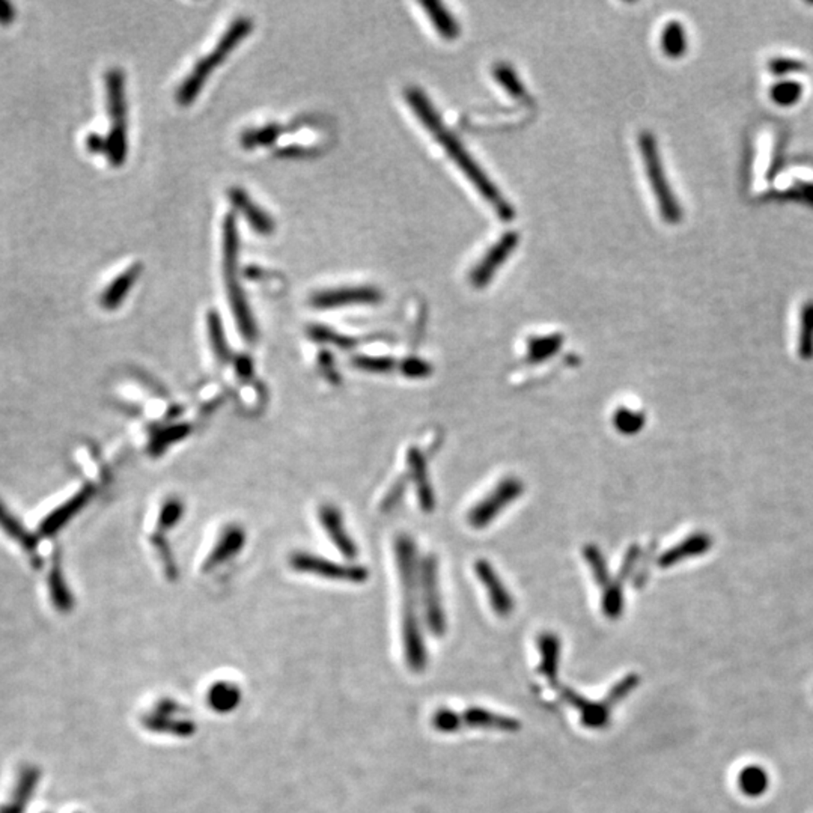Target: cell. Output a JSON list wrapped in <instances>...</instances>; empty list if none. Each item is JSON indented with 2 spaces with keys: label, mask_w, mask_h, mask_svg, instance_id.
Masks as SVG:
<instances>
[{
  "label": "cell",
  "mask_w": 813,
  "mask_h": 813,
  "mask_svg": "<svg viewBox=\"0 0 813 813\" xmlns=\"http://www.w3.org/2000/svg\"><path fill=\"white\" fill-rule=\"evenodd\" d=\"M420 5H422L427 15H428L436 30H437L445 39L452 41V39L458 38V35H460V26L456 23V20L454 19V15H451V13L445 8V5L438 4V2H434V0L422 2Z\"/></svg>",
  "instance_id": "44dd1931"
},
{
  "label": "cell",
  "mask_w": 813,
  "mask_h": 813,
  "mask_svg": "<svg viewBox=\"0 0 813 813\" xmlns=\"http://www.w3.org/2000/svg\"><path fill=\"white\" fill-rule=\"evenodd\" d=\"M615 427L619 433H636L642 427V416L633 413L628 409H618L613 418Z\"/></svg>",
  "instance_id": "8d00e7d4"
},
{
  "label": "cell",
  "mask_w": 813,
  "mask_h": 813,
  "mask_svg": "<svg viewBox=\"0 0 813 813\" xmlns=\"http://www.w3.org/2000/svg\"><path fill=\"white\" fill-rule=\"evenodd\" d=\"M381 292L374 287H347L329 290L314 294L311 305L316 309H334L342 306L376 305L380 303Z\"/></svg>",
  "instance_id": "52a82bcc"
},
{
  "label": "cell",
  "mask_w": 813,
  "mask_h": 813,
  "mask_svg": "<svg viewBox=\"0 0 813 813\" xmlns=\"http://www.w3.org/2000/svg\"><path fill=\"white\" fill-rule=\"evenodd\" d=\"M662 48L664 55L669 57H679L687 52L686 29L679 22H670L666 24L662 33Z\"/></svg>",
  "instance_id": "cb8c5ba5"
},
{
  "label": "cell",
  "mask_w": 813,
  "mask_h": 813,
  "mask_svg": "<svg viewBox=\"0 0 813 813\" xmlns=\"http://www.w3.org/2000/svg\"><path fill=\"white\" fill-rule=\"evenodd\" d=\"M409 467L414 485H416V489H418L419 503H420V506H422L425 513H431L434 506H436L434 489L431 487V482H429L427 461H425L422 454L416 447H411L409 451Z\"/></svg>",
  "instance_id": "5bb4252c"
},
{
  "label": "cell",
  "mask_w": 813,
  "mask_h": 813,
  "mask_svg": "<svg viewBox=\"0 0 813 813\" xmlns=\"http://www.w3.org/2000/svg\"><path fill=\"white\" fill-rule=\"evenodd\" d=\"M236 369L243 378H250L252 374V360L246 356H240L236 359Z\"/></svg>",
  "instance_id": "bcb514c9"
},
{
  "label": "cell",
  "mask_w": 813,
  "mask_h": 813,
  "mask_svg": "<svg viewBox=\"0 0 813 813\" xmlns=\"http://www.w3.org/2000/svg\"><path fill=\"white\" fill-rule=\"evenodd\" d=\"M128 154L127 124L112 125L106 136V156L115 168L124 165Z\"/></svg>",
  "instance_id": "7402d4cb"
},
{
  "label": "cell",
  "mask_w": 813,
  "mask_h": 813,
  "mask_svg": "<svg viewBox=\"0 0 813 813\" xmlns=\"http://www.w3.org/2000/svg\"><path fill=\"white\" fill-rule=\"evenodd\" d=\"M142 270H143L142 264H133L132 267H128L125 272L113 279L99 297V305L108 311L117 309L123 303L133 285L137 282V279L141 278Z\"/></svg>",
  "instance_id": "9a60e30c"
},
{
  "label": "cell",
  "mask_w": 813,
  "mask_h": 813,
  "mask_svg": "<svg viewBox=\"0 0 813 813\" xmlns=\"http://www.w3.org/2000/svg\"><path fill=\"white\" fill-rule=\"evenodd\" d=\"M640 154L646 168L649 183L653 187V196L657 199L658 208L662 212L664 221L670 225H675L682 219V210L678 203L673 190L670 188L666 174H664L663 163L658 151L657 141L651 132H642L639 136Z\"/></svg>",
  "instance_id": "3957f363"
},
{
  "label": "cell",
  "mask_w": 813,
  "mask_h": 813,
  "mask_svg": "<svg viewBox=\"0 0 813 813\" xmlns=\"http://www.w3.org/2000/svg\"><path fill=\"white\" fill-rule=\"evenodd\" d=\"M178 711H181V706L177 702L172 701V699H161L156 706V713H159V714L172 715L174 717Z\"/></svg>",
  "instance_id": "f6af8a7d"
},
{
  "label": "cell",
  "mask_w": 813,
  "mask_h": 813,
  "mask_svg": "<svg viewBox=\"0 0 813 813\" xmlns=\"http://www.w3.org/2000/svg\"><path fill=\"white\" fill-rule=\"evenodd\" d=\"M494 77L513 97L522 99H526V88H524L522 81L518 79V75L515 74V71L511 66L506 65V64H498L494 68Z\"/></svg>",
  "instance_id": "f1b7e54d"
},
{
  "label": "cell",
  "mask_w": 813,
  "mask_h": 813,
  "mask_svg": "<svg viewBox=\"0 0 813 813\" xmlns=\"http://www.w3.org/2000/svg\"><path fill=\"white\" fill-rule=\"evenodd\" d=\"M584 558L588 560L589 567L592 569L593 577L600 586H609L610 584V575L607 571L606 560L602 558L601 551L597 547L588 546L584 550Z\"/></svg>",
  "instance_id": "d6a6232c"
},
{
  "label": "cell",
  "mask_w": 813,
  "mask_h": 813,
  "mask_svg": "<svg viewBox=\"0 0 813 813\" xmlns=\"http://www.w3.org/2000/svg\"><path fill=\"white\" fill-rule=\"evenodd\" d=\"M624 600H622V584H619L618 580L616 582H610V584L607 586L606 593L602 597V609H604V613L609 618H618L621 615L622 604H624Z\"/></svg>",
  "instance_id": "836d02e7"
},
{
  "label": "cell",
  "mask_w": 813,
  "mask_h": 813,
  "mask_svg": "<svg viewBox=\"0 0 813 813\" xmlns=\"http://www.w3.org/2000/svg\"><path fill=\"white\" fill-rule=\"evenodd\" d=\"M229 201L240 214L245 216L246 221H249L252 229L258 232L261 236H272L274 232V221L265 210L259 207L254 199L240 187L229 188L228 192Z\"/></svg>",
  "instance_id": "9c48e42d"
},
{
  "label": "cell",
  "mask_w": 813,
  "mask_h": 813,
  "mask_svg": "<svg viewBox=\"0 0 813 813\" xmlns=\"http://www.w3.org/2000/svg\"><path fill=\"white\" fill-rule=\"evenodd\" d=\"M354 367L369 372H389L395 368V360L389 358H371V356H359L353 359Z\"/></svg>",
  "instance_id": "74e56055"
},
{
  "label": "cell",
  "mask_w": 813,
  "mask_h": 813,
  "mask_svg": "<svg viewBox=\"0 0 813 813\" xmlns=\"http://www.w3.org/2000/svg\"><path fill=\"white\" fill-rule=\"evenodd\" d=\"M15 19V8L8 0H0V24L8 26Z\"/></svg>",
  "instance_id": "ee69618b"
},
{
  "label": "cell",
  "mask_w": 813,
  "mask_h": 813,
  "mask_svg": "<svg viewBox=\"0 0 813 813\" xmlns=\"http://www.w3.org/2000/svg\"><path fill=\"white\" fill-rule=\"evenodd\" d=\"M106 95L108 110L112 125L127 124V99H125V79L121 68H110L106 73Z\"/></svg>",
  "instance_id": "7c38bea8"
},
{
  "label": "cell",
  "mask_w": 813,
  "mask_h": 813,
  "mask_svg": "<svg viewBox=\"0 0 813 813\" xmlns=\"http://www.w3.org/2000/svg\"><path fill=\"white\" fill-rule=\"evenodd\" d=\"M0 527L4 531L8 532L13 538L19 541L20 544H23L28 550L35 549V540H33L32 536L24 531L22 524L2 505H0Z\"/></svg>",
  "instance_id": "f546056e"
},
{
  "label": "cell",
  "mask_w": 813,
  "mask_h": 813,
  "mask_svg": "<svg viewBox=\"0 0 813 813\" xmlns=\"http://www.w3.org/2000/svg\"><path fill=\"white\" fill-rule=\"evenodd\" d=\"M254 29V22L247 17H238L229 24L226 32L221 35L219 43L208 56L203 57L201 61L195 65L192 73L184 79L183 83L179 86L177 92V101L181 106H190V104L198 99L203 85L207 83L208 77L212 75V71L217 66L225 62L226 57L236 50L237 46L245 39Z\"/></svg>",
  "instance_id": "7a4b0ae2"
},
{
  "label": "cell",
  "mask_w": 813,
  "mask_h": 813,
  "mask_svg": "<svg viewBox=\"0 0 813 813\" xmlns=\"http://www.w3.org/2000/svg\"><path fill=\"white\" fill-rule=\"evenodd\" d=\"M560 693H562V697H564L565 701L580 711L582 720H584V723L586 726L601 728V726L606 724L609 715H610L611 708L609 701L601 702V704L584 701V697H580V696L575 695L573 690H568V688H562Z\"/></svg>",
  "instance_id": "ac0fdd59"
},
{
  "label": "cell",
  "mask_w": 813,
  "mask_h": 813,
  "mask_svg": "<svg viewBox=\"0 0 813 813\" xmlns=\"http://www.w3.org/2000/svg\"><path fill=\"white\" fill-rule=\"evenodd\" d=\"M770 68L774 74H786V73L801 70L803 64L795 59H774L771 62Z\"/></svg>",
  "instance_id": "b9f144b4"
},
{
  "label": "cell",
  "mask_w": 813,
  "mask_h": 813,
  "mask_svg": "<svg viewBox=\"0 0 813 813\" xmlns=\"http://www.w3.org/2000/svg\"><path fill=\"white\" fill-rule=\"evenodd\" d=\"M419 588L422 593L425 621L434 635L442 636L446 630V618H445L442 598H440V591H438L437 562L433 556H428L420 564Z\"/></svg>",
  "instance_id": "277c9868"
},
{
  "label": "cell",
  "mask_w": 813,
  "mask_h": 813,
  "mask_svg": "<svg viewBox=\"0 0 813 813\" xmlns=\"http://www.w3.org/2000/svg\"><path fill=\"white\" fill-rule=\"evenodd\" d=\"M523 489L524 485L518 478L503 480L484 500H480L475 508L471 509L469 514L471 526L475 529L489 526L509 503L515 502L522 496Z\"/></svg>",
  "instance_id": "5b68a950"
},
{
  "label": "cell",
  "mask_w": 813,
  "mask_h": 813,
  "mask_svg": "<svg viewBox=\"0 0 813 813\" xmlns=\"http://www.w3.org/2000/svg\"><path fill=\"white\" fill-rule=\"evenodd\" d=\"M475 571L480 577V584H484L487 589L494 611L498 616H508L514 610V600L491 564H489L487 560H478L475 564Z\"/></svg>",
  "instance_id": "30bf717a"
},
{
  "label": "cell",
  "mask_w": 813,
  "mask_h": 813,
  "mask_svg": "<svg viewBox=\"0 0 813 813\" xmlns=\"http://www.w3.org/2000/svg\"><path fill=\"white\" fill-rule=\"evenodd\" d=\"M292 568L300 573L316 574L321 577L330 578V580H339V582H350V584H365L368 580L367 568L360 565H341L332 560L318 558L311 553H294L291 556Z\"/></svg>",
  "instance_id": "8992f818"
},
{
  "label": "cell",
  "mask_w": 813,
  "mask_h": 813,
  "mask_svg": "<svg viewBox=\"0 0 813 813\" xmlns=\"http://www.w3.org/2000/svg\"><path fill=\"white\" fill-rule=\"evenodd\" d=\"M188 434H190V427L187 425H175V427L163 429L151 440L150 452L152 455H160L161 452H165L172 443L181 442L183 438L187 437Z\"/></svg>",
  "instance_id": "83f0119b"
},
{
  "label": "cell",
  "mask_w": 813,
  "mask_h": 813,
  "mask_svg": "<svg viewBox=\"0 0 813 813\" xmlns=\"http://www.w3.org/2000/svg\"><path fill=\"white\" fill-rule=\"evenodd\" d=\"M463 726H476V728L502 729V731H515L520 728L517 720L509 719L505 715L494 714L491 711L471 708L461 715Z\"/></svg>",
  "instance_id": "ffe728a7"
},
{
  "label": "cell",
  "mask_w": 813,
  "mask_h": 813,
  "mask_svg": "<svg viewBox=\"0 0 813 813\" xmlns=\"http://www.w3.org/2000/svg\"><path fill=\"white\" fill-rule=\"evenodd\" d=\"M282 133V128L272 124L267 127L258 128V130H250L241 136V145L245 148H254V146H264L268 143H273Z\"/></svg>",
  "instance_id": "4dcf8cb0"
},
{
  "label": "cell",
  "mask_w": 813,
  "mask_h": 813,
  "mask_svg": "<svg viewBox=\"0 0 813 813\" xmlns=\"http://www.w3.org/2000/svg\"><path fill=\"white\" fill-rule=\"evenodd\" d=\"M142 726L154 733H170L172 737L188 739L196 732V724L192 720L175 719L172 715L146 714L142 717Z\"/></svg>",
  "instance_id": "e0dca14e"
},
{
  "label": "cell",
  "mask_w": 813,
  "mask_h": 813,
  "mask_svg": "<svg viewBox=\"0 0 813 813\" xmlns=\"http://www.w3.org/2000/svg\"><path fill=\"white\" fill-rule=\"evenodd\" d=\"M518 245L517 232H506L502 238H498L497 243L487 252L480 263L473 268L471 273V281L473 287L482 288L487 283L491 282L494 273L498 268L502 267L503 263L511 256Z\"/></svg>",
  "instance_id": "ba28073f"
},
{
  "label": "cell",
  "mask_w": 813,
  "mask_h": 813,
  "mask_svg": "<svg viewBox=\"0 0 813 813\" xmlns=\"http://www.w3.org/2000/svg\"><path fill=\"white\" fill-rule=\"evenodd\" d=\"M401 371L404 372V376L422 378L431 374V365L422 359L410 358L401 363Z\"/></svg>",
  "instance_id": "60d3db41"
},
{
  "label": "cell",
  "mask_w": 813,
  "mask_h": 813,
  "mask_svg": "<svg viewBox=\"0 0 813 813\" xmlns=\"http://www.w3.org/2000/svg\"><path fill=\"white\" fill-rule=\"evenodd\" d=\"M321 524L324 527L327 535L333 542L334 547L338 549L342 556L347 559H356L358 558V547L354 546L353 540L350 538L345 524H343L342 515L338 509L330 505H324L320 509Z\"/></svg>",
  "instance_id": "8fae6325"
},
{
  "label": "cell",
  "mask_w": 813,
  "mask_h": 813,
  "mask_svg": "<svg viewBox=\"0 0 813 813\" xmlns=\"http://www.w3.org/2000/svg\"><path fill=\"white\" fill-rule=\"evenodd\" d=\"M207 329L212 351H214L216 358L219 359L221 363H225L226 360L229 359V345H228V341H226L223 323H221V316H219V312H217L216 309L208 311Z\"/></svg>",
  "instance_id": "d4e9b609"
},
{
  "label": "cell",
  "mask_w": 813,
  "mask_h": 813,
  "mask_svg": "<svg viewBox=\"0 0 813 813\" xmlns=\"http://www.w3.org/2000/svg\"><path fill=\"white\" fill-rule=\"evenodd\" d=\"M240 687L234 682L219 681L210 687L207 693V704L219 714H228L240 705Z\"/></svg>",
  "instance_id": "d6986e66"
},
{
  "label": "cell",
  "mask_w": 813,
  "mask_h": 813,
  "mask_svg": "<svg viewBox=\"0 0 813 813\" xmlns=\"http://www.w3.org/2000/svg\"><path fill=\"white\" fill-rule=\"evenodd\" d=\"M309 334H311V338L314 339V341H316V342L333 343L336 347L341 348H351L354 343H356L354 339L347 338V336H343V334L336 333L334 330L329 329V327H325V325H312L311 329H309Z\"/></svg>",
  "instance_id": "e575fe53"
},
{
  "label": "cell",
  "mask_w": 813,
  "mask_h": 813,
  "mask_svg": "<svg viewBox=\"0 0 813 813\" xmlns=\"http://www.w3.org/2000/svg\"><path fill=\"white\" fill-rule=\"evenodd\" d=\"M433 722L436 729L442 732H455L458 729L463 728L461 715L456 714L454 711H438L437 714L434 715Z\"/></svg>",
  "instance_id": "f35d334b"
},
{
  "label": "cell",
  "mask_w": 813,
  "mask_h": 813,
  "mask_svg": "<svg viewBox=\"0 0 813 813\" xmlns=\"http://www.w3.org/2000/svg\"><path fill=\"white\" fill-rule=\"evenodd\" d=\"M86 150L94 154H106V137L101 136L99 133H90L85 139Z\"/></svg>",
  "instance_id": "7bdbcfd3"
},
{
  "label": "cell",
  "mask_w": 813,
  "mask_h": 813,
  "mask_svg": "<svg viewBox=\"0 0 813 813\" xmlns=\"http://www.w3.org/2000/svg\"><path fill=\"white\" fill-rule=\"evenodd\" d=\"M50 584H52V592L56 598L57 604L62 607V609H68L71 607V595L66 589L65 582L62 578L61 573L59 571H53L52 575H50Z\"/></svg>",
  "instance_id": "ab89813d"
},
{
  "label": "cell",
  "mask_w": 813,
  "mask_h": 813,
  "mask_svg": "<svg viewBox=\"0 0 813 813\" xmlns=\"http://www.w3.org/2000/svg\"><path fill=\"white\" fill-rule=\"evenodd\" d=\"M246 533L241 527L230 526L221 533V540L217 541L216 547L212 549L208 559L203 562V569L216 568L226 560L238 553L245 546Z\"/></svg>",
  "instance_id": "2e32d148"
},
{
  "label": "cell",
  "mask_w": 813,
  "mask_h": 813,
  "mask_svg": "<svg viewBox=\"0 0 813 813\" xmlns=\"http://www.w3.org/2000/svg\"><path fill=\"white\" fill-rule=\"evenodd\" d=\"M541 655H542V666L541 672L544 677L555 684L556 672H558V662H559L560 642L558 636L547 633L540 637Z\"/></svg>",
  "instance_id": "603a6c76"
},
{
  "label": "cell",
  "mask_w": 813,
  "mask_h": 813,
  "mask_svg": "<svg viewBox=\"0 0 813 813\" xmlns=\"http://www.w3.org/2000/svg\"><path fill=\"white\" fill-rule=\"evenodd\" d=\"M562 342H564V339L559 334L532 339L531 342H529L527 360L531 363H540L542 360H546V359H550L551 356H555L558 353Z\"/></svg>",
  "instance_id": "484cf974"
},
{
  "label": "cell",
  "mask_w": 813,
  "mask_h": 813,
  "mask_svg": "<svg viewBox=\"0 0 813 813\" xmlns=\"http://www.w3.org/2000/svg\"><path fill=\"white\" fill-rule=\"evenodd\" d=\"M739 788L748 797H757L768 788V776L761 766H748L739 777Z\"/></svg>",
  "instance_id": "4316f807"
},
{
  "label": "cell",
  "mask_w": 813,
  "mask_h": 813,
  "mask_svg": "<svg viewBox=\"0 0 813 813\" xmlns=\"http://www.w3.org/2000/svg\"><path fill=\"white\" fill-rule=\"evenodd\" d=\"M92 496H94V489L92 487H85L82 491L73 496L68 502L62 505L61 508L53 511L46 518V522L41 524V533L44 536L56 533L62 526H65L66 523L74 517L75 514L81 513L82 509L85 508L86 503L90 502Z\"/></svg>",
  "instance_id": "4fadbf2b"
},
{
  "label": "cell",
  "mask_w": 813,
  "mask_h": 813,
  "mask_svg": "<svg viewBox=\"0 0 813 813\" xmlns=\"http://www.w3.org/2000/svg\"><path fill=\"white\" fill-rule=\"evenodd\" d=\"M803 94V86L799 82H781L771 90V99L779 106H792Z\"/></svg>",
  "instance_id": "1f68e13d"
},
{
  "label": "cell",
  "mask_w": 813,
  "mask_h": 813,
  "mask_svg": "<svg viewBox=\"0 0 813 813\" xmlns=\"http://www.w3.org/2000/svg\"><path fill=\"white\" fill-rule=\"evenodd\" d=\"M183 503L177 500V498H170L161 506L160 515H159V526H160V529H165V531L174 527L179 522V518L183 517Z\"/></svg>",
  "instance_id": "d590c367"
},
{
  "label": "cell",
  "mask_w": 813,
  "mask_h": 813,
  "mask_svg": "<svg viewBox=\"0 0 813 813\" xmlns=\"http://www.w3.org/2000/svg\"><path fill=\"white\" fill-rule=\"evenodd\" d=\"M405 99L411 110L418 115L420 123L437 139L438 143L445 148L452 160L455 161L456 166L467 175V178L471 179V183L480 190L482 198L493 207L494 212H497V216L502 221H513L515 216L513 205L503 198L502 193L498 192V188L491 183V179L473 160V157L467 152L466 148L456 139L455 134L447 130L425 92L419 88H409L405 91Z\"/></svg>",
  "instance_id": "6da1fadb"
}]
</instances>
